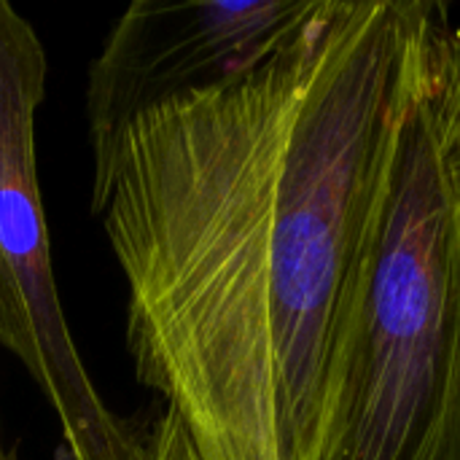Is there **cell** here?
<instances>
[{
    "instance_id": "1",
    "label": "cell",
    "mask_w": 460,
    "mask_h": 460,
    "mask_svg": "<svg viewBox=\"0 0 460 460\" xmlns=\"http://www.w3.org/2000/svg\"><path fill=\"white\" fill-rule=\"evenodd\" d=\"M429 0H315L251 73L137 116L92 167L137 460H313L337 321Z\"/></svg>"
},
{
    "instance_id": "2",
    "label": "cell",
    "mask_w": 460,
    "mask_h": 460,
    "mask_svg": "<svg viewBox=\"0 0 460 460\" xmlns=\"http://www.w3.org/2000/svg\"><path fill=\"white\" fill-rule=\"evenodd\" d=\"M460 345V27L429 0L342 299L313 460H434Z\"/></svg>"
},
{
    "instance_id": "3",
    "label": "cell",
    "mask_w": 460,
    "mask_h": 460,
    "mask_svg": "<svg viewBox=\"0 0 460 460\" xmlns=\"http://www.w3.org/2000/svg\"><path fill=\"white\" fill-rule=\"evenodd\" d=\"M43 89L40 35L0 0V348L54 410L67 458L137 460V426L100 399L57 294L35 154Z\"/></svg>"
},
{
    "instance_id": "4",
    "label": "cell",
    "mask_w": 460,
    "mask_h": 460,
    "mask_svg": "<svg viewBox=\"0 0 460 460\" xmlns=\"http://www.w3.org/2000/svg\"><path fill=\"white\" fill-rule=\"evenodd\" d=\"M313 3H129L86 75L92 167L146 111L259 67L307 19Z\"/></svg>"
},
{
    "instance_id": "5",
    "label": "cell",
    "mask_w": 460,
    "mask_h": 460,
    "mask_svg": "<svg viewBox=\"0 0 460 460\" xmlns=\"http://www.w3.org/2000/svg\"><path fill=\"white\" fill-rule=\"evenodd\" d=\"M434 460H460V345L453 367V383H450V396L445 407V420L437 442Z\"/></svg>"
},
{
    "instance_id": "6",
    "label": "cell",
    "mask_w": 460,
    "mask_h": 460,
    "mask_svg": "<svg viewBox=\"0 0 460 460\" xmlns=\"http://www.w3.org/2000/svg\"><path fill=\"white\" fill-rule=\"evenodd\" d=\"M3 460H16V453L13 450H5V458Z\"/></svg>"
},
{
    "instance_id": "7",
    "label": "cell",
    "mask_w": 460,
    "mask_h": 460,
    "mask_svg": "<svg viewBox=\"0 0 460 460\" xmlns=\"http://www.w3.org/2000/svg\"><path fill=\"white\" fill-rule=\"evenodd\" d=\"M5 458V450H3V445H0V460Z\"/></svg>"
}]
</instances>
